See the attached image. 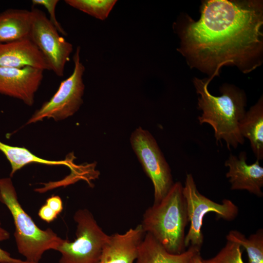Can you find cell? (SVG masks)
<instances>
[{"label":"cell","mask_w":263,"mask_h":263,"mask_svg":"<svg viewBox=\"0 0 263 263\" xmlns=\"http://www.w3.org/2000/svg\"><path fill=\"white\" fill-rule=\"evenodd\" d=\"M32 11L8 9L0 13V44L29 38Z\"/></svg>","instance_id":"cell-15"},{"label":"cell","mask_w":263,"mask_h":263,"mask_svg":"<svg viewBox=\"0 0 263 263\" xmlns=\"http://www.w3.org/2000/svg\"><path fill=\"white\" fill-rule=\"evenodd\" d=\"M200 251L197 247L189 246L181 254H171L151 234L145 233L135 263H191L193 257Z\"/></svg>","instance_id":"cell-14"},{"label":"cell","mask_w":263,"mask_h":263,"mask_svg":"<svg viewBox=\"0 0 263 263\" xmlns=\"http://www.w3.org/2000/svg\"><path fill=\"white\" fill-rule=\"evenodd\" d=\"M145 235L140 224L124 233L109 235L99 263H135Z\"/></svg>","instance_id":"cell-13"},{"label":"cell","mask_w":263,"mask_h":263,"mask_svg":"<svg viewBox=\"0 0 263 263\" xmlns=\"http://www.w3.org/2000/svg\"><path fill=\"white\" fill-rule=\"evenodd\" d=\"M203 261L204 263H244L241 246L230 241H227L224 247L214 257Z\"/></svg>","instance_id":"cell-20"},{"label":"cell","mask_w":263,"mask_h":263,"mask_svg":"<svg viewBox=\"0 0 263 263\" xmlns=\"http://www.w3.org/2000/svg\"><path fill=\"white\" fill-rule=\"evenodd\" d=\"M183 188L180 182L174 183L159 203L146 210L140 224L145 233L151 234L173 254L186 250L185 230L188 220Z\"/></svg>","instance_id":"cell-3"},{"label":"cell","mask_w":263,"mask_h":263,"mask_svg":"<svg viewBox=\"0 0 263 263\" xmlns=\"http://www.w3.org/2000/svg\"><path fill=\"white\" fill-rule=\"evenodd\" d=\"M0 151L5 156L11 166L10 175L14 173L24 166L31 163H38L47 165H65L70 169L74 166L69 160H48L39 157L24 147L12 146L0 141Z\"/></svg>","instance_id":"cell-17"},{"label":"cell","mask_w":263,"mask_h":263,"mask_svg":"<svg viewBox=\"0 0 263 263\" xmlns=\"http://www.w3.org/2000/svg\"><path fill=\"white\" fill-rule=\"evenodd\" d=\"M130 143L154 188L153 204L159 203L174 184L170 168L151 134L141 127L132 133Z\"/></svg>","instance_id":"cell-8"},{"label":"cell","mask_w":263,"mask_h":263,"mask_svg":"<svg viewBox=\"0 0 263 263\" xmlns=\"http://www.w3.org/2000/svg\"><path fill=\"white\" fill-rule=\"evenodd\" d=\"M32 22L29 38L48 62L51 71L63 76L66 64L70 60L73 45L61 37L46 14L36 8L31 9Z\"/></svg>","instance_id":"cell-9"},{"label":"cell","mask_w":263,"mask_h":263,"mask_svg":"<svg viewBox=\"0 0 263 263\" xmlns=\"http://www.w3.org/2000/svg\"><path fill=\"white\" fill-rule=\"evenodd\" d=\"M74 219L77 223L76 239L63 240L56 251L61 254L59 263H99L109 235L98 225L92 213L80 209Z\"/></svg>","instance_id":"cell-5"},{"label":"cell","mask_w":263,"mask_h":263,"mask_svg":"<svg viewBox=\"0 0 263 263\" xmlns=\"http://www.w3.org/2000/svg\"><path fill=\"white\" fill-rule=\"evenodd\" d=\"M263 24L260 0H206L198 20L189 18L177 27L181 40L177 50L190 66L208 74L211 81L228 64L249 72L260 65Z\"/></svg>","instance_id":"cell-1"},{"label":"cell","mask_w":263,"mask_h":263,"mask_svg":"<svg viewBox=\"0 0 263 263\" xmlns=\"http://www.w3.org/2000/svg\"><path fill=\"white\" fill-rule=\"evenodd\" d=\"M201 257L200 252L196 253L192 258L191 263H204Z\"/></svg>","instance_id":"cell-25"},{"label":"cell","mask_w":263,"mask_h":263,"mask_svg":"<svg viewBox=\"0 0 263 263\" xmlns=\"http://www.w3.org/2000/svg\"><path fill=\"white\" fill-rule=\"evenodd\" d=\"M44 71L31 67H0V94L31 106L43 78Z\"/></svg>","instance_id":"cell-10"},{"label":"cell","mask_w":263,"mask_h":263,"mask_svg":"<svg viewBox=\"0 0 263 263\" xmlns=\"http://www.w3.org/2000/svg\"><path fill=\"white\" fill-rule=\"evenodd\" d=\"M70 6L96 19H106L116 4V0H65Z\"/></svg>","instance_id":"cell-19"},{"label":"cell","mask_w":263,"mask_h":263,"mask_svg":"<svg viewBox=\"0 0 263 263\" xmlns=\"http://www.w3.org/2000/svg\"><path fill=\"white\" fill-rule=\"evenodd\" d=\"M0 201L11 212L15 226L14 236L19 252L30 263H39L47 250H56L63 239L51 228L42 230L19 204L10 178L0 179Z\"/></svg>","instance_id":"cell-4"},{"label":"cell","mask_w":263,"mask_h":263,"mask_svg":"<svg viewBox=\"0 0 263 263\" xmlns=\"http://www.w3.org/2000/svg\"><path fill=\"white\" fill-rule=\"evenodd\" d=\"M46 205L54 210L58 215L62 211V202L57 195L52 196L46 200Z\"/></svg>","instance_id":"cell-24"},{"label":"cell","mask_w":263,"mask_h":263,"mask_svg":"<svg viewBox=\"0 0 263 263\" xmlns=\"http://www.w3.org/2000/svg\"><path fill=\"white\" fill-rule=\"evenodd\" d=\"M57 214L47 205H43L39 210L38 216L43 221L50 223L57 218Z\"/></svg>","instance_id":"cell-23"},{"label":"cell","mask_w":263,"mask_h":263,"mask_svg":"<svg viewBox=\"0 0 263 263\" xmlns=\"http://www.w3.org/2000/svg\"><path fill=\"white\" fill-rule=\"evenodd\" d=\"M227 241L239 244L247 252L248 263H263V229L260 228L246 238L236 230H230L226 236Z\"/></svg>","instance_id":"cell-18"},{"label":"cell","mask_w":263,"mask_h":263,"mask_svg":"<svg viewBox=\"0 0 263 263\" xmlns=\"http://www.w3.org/2000/svg\"><path fill=\"white\" fill-rule=\"evenodd\" d=\"M80 48H76L73 56L74 68L72 74L62 81L57 91L31 116L27 124L53 118L56 121L65 119L74 115L83 103L85 85L83 75L85 68L80 61Z\"/></svg>","instance_id":"cell-7"},{"label":"cell","mask_w":263,"mask_h":263,"mask_svg":"<svg viewBox=\"0 0 263 263\" xmlns=\"http://www.w3.org/2000/svg\"><path fill=\"white\" fill-rule=\"evenodd\" d=\"M58 0H32L33 5H41L45 8L50 15L49 20L59 33L67 36V34L59 23L56 17L55 10Z\"/></svg>","instance_id":"cell-21"},{"label":"cell","mask_w":263,"mask_h":263,"mask_svg":"<svg viewBox=\"0 0 263 263\" xmlns=\"http://www.w3.org/2000/svg\"><path fill=\"white\" fill-rule=\"evenodd\" d=\"M241 135L250 141L252 150L257 160L263 159V99L246 112L239 124Z\"/></svg>","instance_id":"cell-16"},{"label":"cell","mask_w":263,"mask_h":263,"mask_svg":"<svg viewBox=\"0 0 263 263\" xmlns=\"http://www.w3.org/2000/svg\"><path fill=\"white\" fill-rule=\"evenodd\" d=\"M0 221V242L10 238L9 233L2 228ZM0 263H30L26 261L12 258L10 253L0 248Z\"/></svg>","instance_id":"cell-22"},{"label":"cell","mask_w":263,"mask_h":263,"mask_svg":"<svg viewBox=\"0 0 263 263\" xmlns=\"http://www.w3.org/2000/svg\"><path fill=\"white\" fill-rule=\"evenodd\" d=\"M26 67L51 70L44 56L29 38L0 44V67Z\"/></svg>","instance_id":"cell-12"},{"label":"cell","mask_w":263,"mask_h":263,"mask_svg":"<svg viewBox=\"0 0 263 263\" xmlns=\"http://www.w3.org/2000/svg\"><path fill=\"white\" fill-rule=\"evenodd\" d=\"M246 153L240 152L238 157L230 154L225 165L228 168L225 176L231 184V190H245L258 197L263 193V168L256 160L248 165L246 162Z\"/></svg>","instance_id":"cell-11"},{"label":"cell","mask_w":263,"mask_h":263,"mask_svg":"<svg viewBox=\"0 0 263 263\" xmlns=\"http://www.w3.org/2000/svg\"><path fill=\"white\" fill-rule=\"evenodd\" d=\"M210 81L209 78L193 80L200 95L198 108L202 111L198 121L200 124L207 123L212 127L217 142L224 140L229 150L236 148L244 143L239 124L246 112L245 96L238 88L226 85L221 88L220 96H214L208 89Z\"/></svg>","instance_id":"cell-2"},{"label":"cell","mask_w":263,"mask_h":263,"mask_svg":"<svg viewBox=\"0 0 263 263\" xmlns=\"http://www.w3.org/2000/svg\"><path fill=\"white\" fill-rule=\"evenodd\" d=\"M183 192L190 223L185 236L186 247L191 246L201 249L204 242L201 229L204 218L207 213L214 212L218 218L228 221L233 220L238 215V207L230 200L225 199L221 203H218L202 194L191 173L186 175Z\"/></svg>","instance_id":"cell-6"}]
</instances>
